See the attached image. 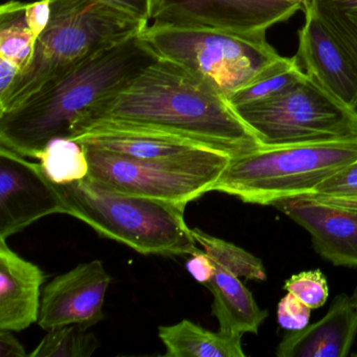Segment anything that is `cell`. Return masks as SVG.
I'll return each instance as SVG.
<instances>
[{
    "label": "cell",
    "instance_id": "1",
    "mask_svg": "<svg viewBox=\"0 0 357 357\" xmlns=\"http://www.w3.org/2000/svg\"><path fill=\"white\" fill-rule=\"evenodd\" d=\"M100 121L178 135L231 158L262 146L214 85L162 58L93 104L72 129Z\"/></svg>",
    "mask_w": 357,
    "mask_h": 357
},
{
    "label": "cell",
    "instance_id": "2",
    "mask_svg": "<svg viewBox=\"0 0 357 357\" xmlns=\"http://www.w3.org/2000/svg\"><path fill=\"white\" fill-rule=\"evenodd\" d=\"M156 59L141 34L93 56L15 109L0 114V145L37 158L53 139H70L73 125L93 104Z\"/></svg>",
    "mask_w": 357,
    "mask_h": 357
},
{
    "label": "cell",
    "instance_id": "3",
    "mask_svg": "<svg viewBox=\"0 0 357 357\" xmlns=\"http://www.w3.org/2000/svg\"><path fill=\"white\" fill-rule=\"evenodd\" d=\"M148 26L101 3L52 0L49 26L37 39L30 63L0 97V114L15 109L93 56L142 34Z\"/></svg>",
    "mask_w": 357,
    "mask_h": 357
},
{
    "label": "cell",
    "instance_id": "4",
    "mask_svg": "<svg viewBox=\"0 0 357 357\" xmlns=\"http://www.w3.org/2000/svg\"><path fill=\"white\" fill-rule=\"evenodd\" d=\"M66 214L143 255L183 256L199 248L185 220V204L118 193L84 178L57 185Z\"/></svg>",
    "mask_w": 357,
    "mask_h": 357
},
{
    "label": "cell",
    "instance_id": "5",
    "mask_svg": "<svg viewBox=\"0 0 357 357\" xmlns=\"http://www.w3.org/2000/svg\"><path fill=\"white\" fill-rule=\"evenodd\" d=\"M357 160V137L284 146H261L231 158L212 191L245 204L273 206L311 195L319 183Z\"/></svg>",
    "mask_w": 357,
    "mask_h": 357
},
{
    "label": "cell",
    "instance_id": "6",
    "mask_svg": "<svg viewBox=\"0 0 357 357\" xmlns=\"http://www.w3.org/2000/svg\"><path fill=\"white\" fill-rule=\"evenodd\" d=\"M141 36L158 58L189 68L227 98L281 56L267 41L266 31L234 33L153 22Z\"/></svg>",
    "mask_w": 357,
    "mask_h": 357
},
{
    "label": "cell",
    "instance_id": "7",
    "mask_svg": "<svg viewBox=\"0 0 357 357\" xmlns=\"http://www.w3.org/2000/svg\"><path fill=\"white\" fill-rule=\"evenodd\" d=\"M84 148L87 178L128 195L143 196L187 206L212 192L231 156L213 149L176 158L139 160L95 148Z\"/></svg>",
    "mask_w": 357,
    "mask_h": 357
},
{
    "label": "cell",
    "instance_id": "8",
    "mask_svg": "<svg viewBox=\"0 0 357 357\" xmlns=\"http://www.w3.org/2000/svg\"><path fill=\"white\" fill-rule=\"evenodd\" d=\"M235 110L262 146L357 137L356 110L332 97L308 76L275 97Z\"/></svg>",
    "mask_w": 357,
    "mask_h": 357
},
{
    "label": "cell",
    "instance_id": "9",
    "mask_svg": "<svg viewBox=\"0 0 357 357\" xmlns=\"http://www.w3.org/2000/svg\"><path fill=\"white\" fill-rule=\"evenodd\" d=\"M58 213L66 214L63 198L40 164L0 145V238Z\"/></svg>",
    "mask_w": 357,
    "mask_h": 357
},
{
    "label": "cell",
    "instance_id": "10",
    "mask_svg": "<svg viewBox=\"0 0 357 357\" xmlns=\"http://www.w3.org/2000/svg\"><path fill=\"white\" fill-rule=\"evenodd\" d=\"M302 6L280 0H155L153 22L234 33L266 31Z\"/></svg>",
    "mask_w": 357,
    "mask_h": 357
},
{
    "label": "cell",
    "instance_id": "11",
    "mask_svg": "<svg viewBox=\"0 0 357 357\" xmlns=\"http://www.w3.org/2000/svg\"><path fill=\"white\" fill-rule=\"evenodd\" d=\"M112 277L103 262L82 263L43 288L38 324L43 329L68 325L91 328L103 319Z\"/></svg>",
    "mask_w": 357,
    "mask_h": 357
},
{
    "label": "cell",
    "instance_id": "12",
    "mask_svg": "<svg viewBox=\"0 0 357 357\" xmlns=\"http://www.w3.org/2000/svg\"><path fill=\"white\" fill-rule=\"evenodd\" d=\"M275 208L306 229L315 252L335 266L357 268V210L309 195L280 200Z\"/></svg>",
    "mask_w": 357,
    "mask_h": 357
},
{
    "label": "cell",
    "instance_id": "13",
    "mask_svg": "<svg viewBox=\"0 0 357 357\" xmlns=\"http://www.w3.org/2000/svg\"><path fill=\"white\" fill-rule=\"evenodd\" d=\"M298 31L296 59L307 76L329 95L357 112V62L310 10Z\"/></svg>",
    "mask_w": 357,
    "mask_h": 357
},
{
    "label": "cell",
    "instance_id": "14",
    "mask_svg": "<svg viewBox=\"0 0 357 357\" xmlns=\"http://www.w3.org/2000/svg\"><path fill=\"white\" fill-rule=\"evenodd\" d=\"M357 335V303L340 294L319 321L290 331L278 344L279 357H346Z\"/></svg>",
    "mask_w": 357,
    "mask_h": 357
},
{
    "label": "cell",
    "instance_id": "15",
    "mask_svg": "<svg viewBox=\"0 0 357 357\" xmlns=\"http://www.w3.org/2000/svg\"><path fill=\"white\" fill-rule=\"evenodd\" d=\"M43 271L0 238V329L22 331L38 321Z\"/></svg>",
    "mask_w": 357,
    "mask_h": 357
},
{
    "label": "cell",
    "instance_id": "16",
    "mask_svg": "<svg viewBox=\"0 0 357 357\" xmlns=\"http://www.w3.org/2000/svg\"><path fill=\"white\" fill-rule=\"evenodd\" d=\"M216 265V271L206 287L212 292V312L225 333L242 335L258 333L268 311L259 307L252 292L227 269Z\"/></svg>",
    "mask_w": 357,
    "mask_h": 357
},
{
    "label": "cell",
    "instance_id": "17",
    "mask_svg": "<svg viewBox=\"0 0 357 357\" xmlns=\"http://www.w3.org/2000/svg\"><path fill=\"white\" fill-rule=\"evenodd\" d=\"M158 336L166 347V357H244L242 335L212 332L183 319L171 326H160Z\"/></svg>",
    "mask_w": 357,
    "mask_h": 357
},
{
    "label": "cell",
    "instance_id": "18",
    "mask_svg": "<svg viewBox=\"0 0 357 357\" xmlns=\"http://www.w3.org/2000/svg\"><path fill=\"white\" fill-rule=\"evenodd\" d=\"M296 57L280 56L269 64L254 80L227 98L234 108L271 99L287 91L307 78L302 72Z\"/></svg>",
    "mask_w": 357,
    "mask_h": 357
},
{
    "label": "cell",
    "instance_id": "19",
    "mask_svg": "<svg viewBox=\"0 0 357 357\" xmlns=\"http://www.w3.org/2000/svg\"><path fill=\"white\" fill-rule=\"evenodd\" d=\"M26 3L8 1L0 7V57L24 70L34 53L36 38L26 20Z\"/></svg>",
    "mask_w": 357,
    "mask_h": 357
},
{
    "label": "cell",
    "instance_id": "20",
    "mask_svg": "<svg viewBox=\"0 0 357 357\" xmlns=\"http://www.w3.org/2000/svg\"><path fill=\"white\" fill-rule=\"evenodd\" d=\"M37 160L47 178L55 185H63L86 178L89 162L84 148L78 142L60 137L50 142Z\"/></svg>",
    "mask_w": 357,
    "mask_h": 357
},
{
    "label": "cell",
    "instance_id": "21",
    "mask_svg": "<svg viewBox=\"0 0 357 357\" xmlns=\"http://www.w3.org/2000/svg\"><path fill=\"white\" fill-rule=\"evenodd\" d=\"M192 235L202 250L208 255L215 264L227 269L238 278L252 281H265L266 269L260 259L248 250L225 241L220 238L208 235L200 229H191Z\"/></svg>",
    "mask_w": 357,
    "mask_h": 357
},
{
    "label": "cell",
    "instance_id": "22",
    "mask_svg": "<svg viewBox=\"0 0 357 357\" xmlns=\"http://www.w3.org/2000/svg\"><path fill=\"white\" fill-rule=\"evenodd\" d=\"M304 8L317 16L357 62V0H306Z\"/></svg>",
    "mask_w": 357,
    "mask_h": 357
},
{
    "label": "cell",
    "instance_id": "23",
    "mask_svg": "<svg viewBox=\"0 0 357 357\" xmlns=\"http://www.w3.org/2000/svg\"><path fill=\"white\" fill-rule=\"evenodd\" d=\"M100 347L97 336L80 325L52 328L30 357H91Z\"/></svg>",
    "mask_w": 357,
    "mask_h": 357
},
{
    "label": "cell",
    "instance_id": "24",
    "mask_svg": "<svg viewBox=\"0 0 357 357\" xmlns=\"http://www.w3.org/2000/svg\"><path fill=\"white\" fill-rule=\"evenodd\" d=\"M284 289L311 309H319L325 305L329 296L327 279L321 269L302 271L291 275L286 280Z\"/></svg>",
    "mask_w": 357,
    "mask_h": 357
},
{
    "label": "cell",
    "instance_id": "25",
    "mask_svg": "<svg viewBox=\"0 0 357 357\" xmlns=\"http://www.w3.org/2000/svg\"><path fill=\"white\" fill-rule=\"evenodd\" d=\"M311 196L357 199V160L319 183Z\"/></svg>",
    "mask_w": 357,
    "mask_h": 357
},
{
    "label": "cell",
    "instance_id": "26",
    "mask_svg": "<svg viewBox=\"0 0 357 357\" xmlns=\"http://www.w3.org/2000/svg\"><path fill=\"white\" fill-rule=\"evenodd\" d=\"M311 308L287 292L278 304V323L284 329L296 331L306 327L310 319Z\"/></svg>",
    "mask_w": 357,
    "mask_h": 357
},
{
    "label": "cell",
    "instance_id": "27",
    "mask_svg": "<svg viewBox=\"0 0 357 357\" xmlns=\"http://www.w3.org/2000/svg\"><path fill=\"white\" fill-rule=\"evenodd\" d=\"M68 1L101 3L147 24H149L150 20H153L154 8H155V0H68Z\"/></svg>",
    "mask_w": 357,
    "mask_h": 357
},
{
    "label": "cell",
    "instance_id": "28",
    "mask_svg": "<svg viewBox=\"0 0 357 357\" xmlns=\"http://www.w3.org/2000/svg\"><path fill=\"white\" fill-rule=\"evenodd\" d=\"M51 16L52 0H37L34 3H26V24L36 40L49 26Z\"/></svg>",
    "mask_w": 357,
    "mask_h": 357
},
{
    "label": "cell",
    "instance_id": "29",
    "mask_svg": "<svg viewBox=\"0 0 357 357\" xmlns=\"http://www.w3.org/2000/svg\"><path fill=\"white\" fill-rule=\"evenodd\" d=\"M191 257L185 264L187 271L196 282L206 286L215 275L216 265L204 250H198Z\"/></svg>",
    "mask_w": 357,
    "mask_h": 357
},
{
    "label": "cell",
    "instance_id": "30",
    "mask_svg": "<svg viewBox=\"0 0 357 357\" xmlns=\"http://www.w3.org/2000/svg\"><path fill=\"white\" fill-rule=\"evenodd\" d=\"M26 355V349L12 330L0 329V357H24Z\"/></svg>",
    "mask_w": 357,
    "mask_h": 357
},
{
    "label": "cell",
    "instance_id": "31",
    "mask_svg": "<svg viewBox=\"0 0 357 357\" xmlns=\"http://www.w3.org/2000/svg\"><path fill=\"white\" fill-rule=\"evenodd\" d=\"M20 68L10 60L0 57V97H3L13 85Z\"/></svg>",
    "mask_w": 357,
    "mask_h": 357
},
{
    "label": "cell",
    "instance_id": "32",
    "mask_svg": "<svg viewBox=\"0 0 357 357\" xmlns=\"http://www.w3.org/2000/svg\"><path fill=\"white\" fill-rule=\"evenodd\" d=\"M311 196V195H309ZM319 202H325V204H333V206H344V208H352V210H357V199H347V198H326V197H315L311 196Z\"/></svg>",
    "mask_w": 357,
    "mask_h": 357
},
{
    "label": "cell",
    "instance_id": "33",
    "mask_svg": "<svg viewBox=\"0 0 357 357\" xmlns=\"http://www.w3.org/2000/svg\"><path fill=\"white\" fill-rule=\"evenodd\" d=\"M280 1H286V3H296V5L302 6L304 8L305 1L306 0H280Z\"/></svg>",
    "mask_w": 357,
    "mask_h": 357
},
{
    "label": "cell",
    "instance_id": "34",
    "mask_svg": "<svg viewBox=\"0 0 357 357\" xmlns=\"http://www.w3.org/2000/svg\"><path fill=\"white\" fill-rule=\"evenodd\" d=\"M351 298H353V301H355V302L357 303V288L354 290V292H353L352 296H351Z\"/></svg>",
    "mask_w": 357,
    "mask_h": 357
},
{
    "label": "cell",
    "instance_id": "35",
    "mask_svg": "<svg viewBox=\"0 0 357 357\" xmlns=\"http://www.w3.org/2000/svg\"><path fill=\"white\" fill-rule=\"evenodd\" d=\"M354 356H357V353H356V354H354Z\"/></svg>",
    "mask_w": 357,
    "mask_h": 357
}]
</instances>
